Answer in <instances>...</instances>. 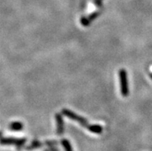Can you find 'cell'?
<instances>
[{
    "mask_svg": "<svg viewBox=\"0 0 152 151\" xmlns=\"http://www.w3.org/2000/svg\"><path fill=\"white\" fill-rule=\"evenodd\" d=\"M10 127L11 130H15V131H19V130H21L23 128V125L20 122H14L11 123Z\"/></svg>",
    "mask_w": 152,
    "mask_h": 151,
    "instance_id": "cell-7",
    "label": "cell"
},
{
    "mask_svg": "<svg viewBox=\"0 0 152 151\" xmlns=\"http://www.w3.org/2000/svg\"><path fill=\"white\" fill-rule=\"evenodd\" d=\"M63 145L64 146L66 150V151H72L71 147H70V144H69V142L67 140H63Z\"/></svg>",
    "mask_w": 152,
    "mask_h": 151,
    "instance_id": "cell-8",
    "label": "cell"
},
{
    "mask_svg": "<svg viewBox=\"0 0 152 151\" xmlns=\"http://www.w3.org/2000/svg\"><path fill=\"white\" fill-rule=\"evenodd\" d=\"M62 113L64 115H65L66 117H69V119H71V120H73L75 121H77V122L80 123L82 126H87V127L89 126L88 122H87V120L86 119L80 117L79 115L76 114L75 113H73V112H72V111L69 110V109H64L62 110Z\"/></svg>",
    "mask_w": 152,
    "mask_h": 151,
    "instance_id": "cell-2",
    "label": "cell"
},
{
    "mask_svg": "<svg viewBox=\"0 0 152 151\" xmlns=\"http://www.w3.org/2000/svg\"><path fill=\"white\" fill-rule=\"evenodd\" d=\"M99 15H100V12H95L94 13L91 14L88 17H83L81 19V23H82V25H83V26H88L91 23V22L94 21Z\"/></svg>",
    "mask_w": 152,
    "mask_h": 151,
    "instance_id": "cell-3",
    "label": "cell"
},
{
    "mask_svg": "<svg viewBox=\"0 0 152 151\" xmlns=\"http://www.w3.org/2000/svg\"><path fill=\"white\" fill-rule=\"evenodd\" d=\"M56 120L57 123V133L63 134L64 130V120L62 117L60 113H56Z\"/></svg>",
    "mask_w": 152,
    "mask_h": 151,
    "instance_id": "cell-5",
    "label": "cell"
},
{
    "mask_svg": "<svg viewBox=\"0 0 152 151\" xmlns=\"http://www.w3.org/2000/svg\"><path fill=\"white\" fill-rule=\"evenodd\" d=\"M41 145H42V144H41L40 143H39V142H38V141H34V142H33V144H32V145H31L29 148H31V149H32V148L39 147H40Z\"/></svg>",
    "mask_w": 152,
    "mask_h": 151,
    "instance_id": "cell-9",
    "label": "cell"
},
{
    "mask_svg": "<svg viewBox=\"0 0 152 151\" xmlns=\"http://www.w3.org/2000/svg\"><path fill=\"white\" fill-rule=\"evenodd\" d=\"M120 83H121V91L123 96H127L129 94V88H128V82H127V72L125 69H121L119 72Z\"/></svg>",
    "mask_w": 152,
    "mask_h": 151,
    "instance_id": "cell-1",
    "label": "cell"
},
{
    "mask_svg": "<svg viewBox=\"0 0 152 151\" xmlns=\"http://www.w3.org/2000/svg\"><path fill=\"white\" fill-rule=\"evenodd\" d=\"M94 2L97 6H100L102 3V0H94Z\"/></svg>",
    "mask_w": 152,
    "mask_h": 151,
    "instance_id": "cell-10",
    "label": "cell"
},
{
    "mask_svg": "<svg viewBox=\"0 0 152 151\" xmlns=\"http://www.w3.org/2000/svg\"><path fill=\"white\" fill-rule=\"evenodd\" d=\"M87 128L91 132L95 133H100L103 130L102 127L100 125H89Z\"/></svg>",
    "mask_w": 152,
    "mask_h": 151,
    "instance_id": "cell-6",
    "label": "cell"
},
{
    "mask_svg": "<svg viewBox=\"0 0 152 151\" xmlns=\"http://www.w3.org/2000/svg\"><path fill=\"white\" fill-rule=\"evenodd\" d=\"M26 140H17L13 138H6L2 139L0 140V143L2 144H15L17 146H21L25 143Z\"/></svg>",
    "mask_w": 152,
    "mask_h": 151,
    "instance_id": "cell-4",
    "label": "cell"
}]
</instances>
